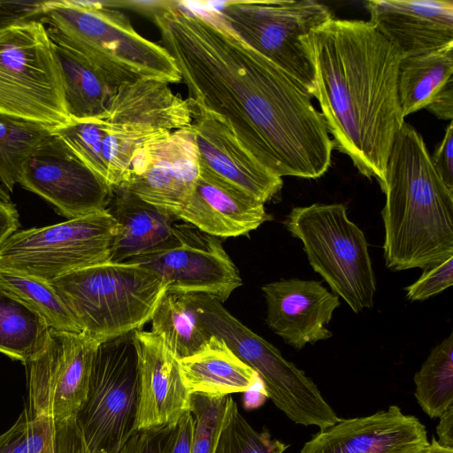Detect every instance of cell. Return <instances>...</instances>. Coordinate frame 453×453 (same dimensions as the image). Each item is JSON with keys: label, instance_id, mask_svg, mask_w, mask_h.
<instances>
[{"label": "cell", "instance_id": "30bf717a", "mask_svg": "<svg viewBox=\"0 0 453 453\" xmlns=\"http://www.w3.org/2000/svg\"><path fill=\"white\" fill-rule=\"evenodd\" d=\"M140 360L134 332L101 342L75 421L91 453H118L135 432Z\"/></svg>", "mask_w": 453, "mask_h": 453}, {"label": "cell", "instance_id": "ee69618b", "mask_svg": "<svg viewBox=\"0 0 453 453\" xmlns=\"http://www.w3.org/2000/svg\"><path fill=\"white\" fill-rule=\"evenodd\" d=\"M426 108L438 119L451 121L453 118V81L448 83Z\"/></svg>", "mask_w": 453, "mask_h": 453}, {"label": "cell", "instance_id": "44dd1931", "mask_svg": "<svg viewBox=\"0 0 453 453\" xmlns=\"http://www.w3.org/2000/svg\"><path fill=\"white\" fill-rule=\"evenodd\" d=\"M174 217L224 238L249 234L271 219L261 201L203 170Z\"/></svg>", "mask_w": 453, "mask_h": 453}, {"label": "cell", "instance_id": "1f68e13d", "mask_svg": "<svg viewBox=\"0 0 453 453\" xmlns=\"http://www.w3.org/2000/svg\"><path fill=\"white\" fill-rule=\"evenodd\" d=\"M169 133L139 124L107 122L102 156L106 180L112 190L127 180L136 151L149 142Z\"/></svg>", "mask_w": 453, "mask_h": 453}, {"label": "cell", "instance_id": "836d02e7", "mask_svg": "<svg viewBox=\"0 0 453 453\" xmlns=\"http://www.w3.org/2000/svg\"><path fill=\"white\" fill-rule=\"evenodd\" d=\"M107 122L104 119L70 120L53 129L71 150L106 183V169L102 156ZM108 184V183H107Z\"/></svg>", "mask_w": 453, "mask_h": 453}, {"label": "cell", "instance_id": "cb8c5ba5", "mask_svg": "<svg viewBox=\"0 0 453 453\" xmlns=\"http://www.w3.org/2000/svg\"><path fill=\"white\" fill-rule=\"evenodd\" d=\"M179 365L190 395L225 396L245 393L261 381L223 340L214 335L197 352L180 359Z\"/></svg>", "mask_w": 453, "mask_h": 453}, {"label": "cell", "instance_id": "4dcf8cb0", "mask_svg": "<svg viewBox=\"0 0 453 453\" xmlns=\"http://www.w3.org/2000/svg\"><path fill=\"white\" fill-rule=\"evenodd\" d=\"M53 127L0 113V181L12 192L23 164Z\"/></svg>", "mask_w": 453, "mask_h": 453}, {"label": "cell", "instance_id": "7bdbcfd3", "mask_svg": "<svg viewBox=\"0 0 453 453\" xmlns=\"http://www.w3.org/2000/svg\"><path fill=\"white\" fill-rule=\"evenodd\" d=\"M104 4L111 8H127L135 12L154 17L173 5L178 2L172 1H154V2H138V1H103Z\"/></svg>", "mask_w": 453, "mask_h": 453}, {"label": "cell", "instance_id": "f6af8a7d", "mask_svg": "<svg viewBox=\"0 0 453 453\" xmlns=\"http://www.w3.org/2000/svg\"><path fill=\"white\" fill-rule=\"evenodd\" d=\"M19 227V214L16 205L12 202H0V246Z\"/></svg>", "mask_w": 453, "mask_h": 453}, {"label": "cell", "instance_id": "2e32d148", "mask_svg": "<svg viewBox=\"0 0 453 453\" xmlns=\"http://www.w3.org/2000/svg\"><path fill=\"white\" fill-rule=\"evenodd\" d=\"M429 443L426 426L397 405L319 430L299 453H417Z\"/></svg>", "mask_w": 453, "mask_h": 453}, {"label": "cell", "instance_id": "83f0119b", "mask_svg": "<svg viewBox=\"0 0 453 453\" xmlns=\"http://www.w3.org/2000/svg\"><path fill=\"white\" fill-rule=\"evenodd\" d=\"M51 328L23 303L0 289V352L24 365L47 347Z\"/></svg>", "mask_w": 453, "mask_h": 453}, {"label": "cell", "instance_id": "ba28073f", "mask_svg": "<svg viewBox=\"0 0 453 453\" xmlns=\"http://www.w3.org/2000/svg\"><path fill=\"white\" fill-rule=\"evenodd\" d=\"M0 113L53 128L71 120L55 45L39 19L0 29Z\"/></svg>", "mask_w": 453, "mask_h": 453}, {"label": "cell", "instance_id": "ffe728a7", "mask_svg": "<svg viewBox=\"0 0 453 453\" xmlns=\"http://www.w3.org/2000/svg\"><path fill=\"white\" fill-rule=\"evenodd\" d=\"M370 23L402 58L453 46V1L371 0Z\"/></svg>", "mask_w": 453, "mask_h": 453}, {"label": "cell", "instance_id": "8fae6325", "mask_svg": "<svg viewBox=\"0 0 453 453\" xmlns=\"http://www.w3.org/2000/svg\"><path fill=\"white\" fill-rule=\"evenodd\" d=\"M117 223L108 209L19 230L0 246V267L50 281L111 262Z\"/></svg>", "mask_w": 453, "mask_h": 453}, {"label": "cell", "instance_id": "c3c4849f", "mask_svg": "<svg viewBox=\"0 0 453 453\" xmlns=\"http://www.w3.org/2000/svg\"><path fill=\"white\" fill-rule=\"evenodd\" d=\"M0 202L12 203L10 192L4 187L0 181Z\"/></svg>", "mask_w": 453, "mask_h": 453}, {"label": "cell", "instance_id": "d590c367", "mask_svg": "<svg viewBox=\"0 0 453 453\" xmlns=\"http://www.w3.org/2000/svg\"><path fill=\"white\" fill-rule=\"evenodd\" d=\"M53 429L50 420L31 416L25 407L13 425L0 434V453H44Z\"/></svg>", "mask_w": 453, "mask_h": 453}, {"label": "cell", "instance_id": "f1b7e54d", "mask_svg": "<svg viewBox=\"0 0 453 453\" xmlns=\"http://www.w3.org/2000/svg\"><path fill=\"white\" fill-rule=\"evenodd\" d=\"M0 289L40 316L51 329L81 333L49 282L0 267Z\"/></svg>", "mask_w": 453, "mask_h": 453}, {"label": "cell", "instance_id": "484cf974", "mask_svg": "<svg viewBox=\"0 0 453 453\" xmlns=\"http://www.w3.org/2000/svg\"><path fill=\"white\" fill-rule=\"evenodd\" d=\"M152 332L180 360L202 349L211 336L203 326L194 294L166 290L150 319Z\"/></svg>", "mask_w": 453, "mask_h": 453}, {"label": "cell", "instance_id": "74e56055", "mask_svg": "<svg viewBox=\"0 0 453 453\" xmlns=\"http://www.w3.org/2000/svg\"><path fill=\"white\" fill-rule=\"evenodd\" d=\"M53 425V453H91L75 418Z\"/></svg>", "mask_w": 453, "mask_h": 453}, {"label": "cell", "instance_id": "7c38bea8", "mask_svg": "<svg viewBox=\"0 0 453 453\" xmlns=\"http://www.w3.org/2000/svg\"><path fill=\"white\" fill-rule=\"evenodd\" d=\"M101 342L83 333L50 330L46 349L25 366L31 416L58 424L71 418L83 403L95 352Z\"/></svg>", "mask_w": 453, "mask_h": 453}, {"label": "cell", "instance_id": "4fadbf2b", "mask_svg": "<svg viewBox=\"0 0 453 453\" xmlns=\"http://www.w3.org/2000/svg\"><path fill=\"white\" fill-rule=\"evenodd\" d=\"M173 231L170 246L126 262L154 271L168 290L203 294L225 302L242 280L220 239L188 223H175Z\"/></svg>", "mask_w": 453, "mask_h": 453}, {"label": "cell", "instance_id": "5bb4252c", "mask_svg": "<svg viewBox=\"0 0 453 453\" xmlns=\"http://www.w3.org/2000/svg\"><path fill=\"white\" fill-rule=\"evenodd\" d=\"M19 184L67 219L107 209L112 188L52 132L23 164Z\"/></svg>", "mask_w": 453, "mask_h": 453}, {"label": "cell", "instance_id": "5b68a950", "mask_svg": "<svg viewBox=\"0 0 453 453\" xmlns=\"http://www.w3.org/2000/svg\"><path fill=\"white\" fill-rule=\"evenodd\" d=\"M81 333L103 342L150 320L167 284L139 264L107 262L49 281Z\"/></svg>", "mask_w": 453, "mask_h": 453}, {"label": "cell", "instance_id": "b9f144b4", "mask_svg": "<svg viewBox=\"0 0 453 453\" xmlns=\"http://www.w3.org/2000/svg\"><path fill=\"white\" fill-rule=\"evenodd\" d=\"M166 429L167 427H159L137 430L118 453H161Z\"/></svg>", "mask_w": 453, "mask_h": 453}, {"label": "cell", "instance_id": "d6986e66", "mask_svg": "<svg viewBox=\"0 0 453 453\" xmlns=\"http://www.w3.org/2000/svg\"><path fill=\"white\" fill-rule=\"evenodd\" d=\"M134 339L140 360L135 431L174 426L190 403L179 359L152 331L135 330Z\"/></svg>", "mask_w": 453, "mask_h": 453}, {"label": "cell", "instance_id": "277c9868", "mask_svg": "<svg viewBox=\"0 0 453 453\" xmlns=\"http://www.w3.org/2000/svg\"><path fill=\"white\" fill-rule=\"evenodd\" d=\"M37 19L55 44L87 58L114 89L141 80L181 81L166 49L142 36L124 12L103 2L42 1Z\"/></svg>", "mask_w": 453, "mask_h": 453}, {"label": "cell", "instance_id": "f546056e", "mask_svg": "<svg viewBox=\"0 0 453 453\" xmlns=\"http://www.w3.org/2000/svg\"><path fill=\"white\" fill-rule=\"evenodd\" d=\"M415 397L431 418L453 406V334L437 344L414 376Z\"/></svg>", "mask_w": 453, "mask_h": 453}, {"label": "cell", "instance_id": "60d3db41", "mask_svg": "<svg viewBox=\"0 0 453 453\" xmlns=\"http://www.w3.org/2000/svg\"><path fill=\"white\" fill-rule=\"evenodd\" d=\"M42 2L0 0V29L20 21L37 19Z\"/></svg>", "mask_w": 453, "mask_h": 453}, {"label": "cell", "instance_id": "e575fe53", "mask_svg": "<svg viewBox=\"0 0 453 453\" xmlns=\"http://www.w3.org/2000/svg\"><path fill=\"white\" fill-rule=\"evenodd\" d=\"M228 395L191 394L189 411L194 419L190 453H216L224 424Z\"/></svg>", "mask_w": 453, "mask_h": 453}, {"label": "cell", "instance_id": "52a82bcc", "mask_svg": "<svg viewBox=\"0 0 453 453\" xmlns=\"http://www.w3.org/2000/svg\"><path fill=\"white\" fill-rule=\"evenodd\" d=\"M284 223L334 295L355 312L372 307L376 281L368 243L343 204L296 207Z\"/></svg>", "mask_w": 453, "mask_h": 453}, {"label": "cell", "instance_id": "bcb514c9", "mask_svg": "<svg viewBox=\"0 0 453 453\" xmlns=\"http://www.w3.org/2000/svg\"><path fill=\"white\" fill-rule=\"evenodd\" d=\"M438 442L449 448H453V406H450L439 417V424L436 426Z\"/></svg>", "mask_w": 453, "mask_h": 453}, {"label": "cell", "instance_id": "9a60e30c", "mask_svg": "<svg viewBox=\"0 0 453 453\" xmlns=\"http://www.w3.org/2000/svg\"><path fill=\"white\" fill-rule=\"evenodd\" d=\"M199 173L193 131L179 129L141 147L120 187L174 215L190 196Z\"/></svg>", "mask_w": 453, "mask_h": 453}, {"label": "cell", "instance_id": "9c48e42d", "mask_svg": "<svg viewBox=\"0 0 453 453\" xmlns=\"http://www.w3.org/2000/svg\"><path fill=\"white\" fill-rule=\"evenodd\" d=\"M215 13L246 45L313 96L314 69L302 38L334 18L326 5L312 0L227 1Z\"/></svg>", "mask_w": 453, "mask_h": 453}, {"label": "cell", "instance_id": "7402d4cb", "mask_svg": "<svg viewBox=\"0 0 453 453\" xmlns=\"http://www.w3.org/2000/svg\"><path fill=\"white\" fill-rule=\"evenodd\" d=\"M102 119L173 132L191 127L193 114L188 99L174 94L168 83L141 80L114 90Z\"/></svg>", "mask_w": 453, "mask_h": 453}, {"label": "cell", "instance_id": "ab89813d", "mask_svg": "<svg viewBox=\"0 0 453 453\" xmlns=\"http://www.w3.org/2000/svg\"><path fill=\"white\" fill-rule=\"evenodd\" d=\"M431 157L433 166L436 173L453 191V123L449 122L440 145Z\"/></svg>", "mask_w": 453, "mask_h": 453}, {"label": "cell", "instance_id": "f35d334b", "mask_svg": "<svg viewBox=\"0 0 453 453\" xmlns=\"http://www.w3.org/2000/svg\"><path fill=\"white\" fill-rule=\"evenodd\" d=\"M193 429V416L190 411H187L174 426L167 427L161 453H190Z\"/></svg>", "mask_w": 453, "mask_h": 453}, {"label": "cell", "instance_id": "e0dca14e", "mask_svg": "<svg viewBox=\"0 0 453 453\" xmlns=\"http://www.w3.org/2000/svg\"><path fill=\"white\" fill-rule=\"evenodd\" d=\"M191 129L200 170L263 203L280 191L281 178L270 173L242 146L223 118L207 111H193Z\"/></svg>", "mask_w": 453, "mask_h": 453}, {"label": "cell", "instance_id": "6da1fadb", "mask_svg": "<svg viewBox=\"0 0 453 453\" xmlns=\"http://www.w3.org/2000/svg\"><path fill=\"white\" fill-rule=\"evenodd\" d=\"M177 3L153 17L188 91L193 111L223 118L267 170L286 167L315 143L323 119L311 96L240 40L215 12Z\"/></svg>", "mask_w": 453, "mask_h": 453}, {"label": "cell", "instance_id": "8d00e7d4", "mask_svg": "<svg viewBox=\"0 0 453 453\" xmlns=\"http://www.w3.org/2000/svg\"><path fill=\"white\" fill-rule=\"evenodd\" d=\"M453 284V256L424 269L421 276L405 288L410 301H424L441 293Z\"/></svg>", "mask_w": 453, "mask_h": 453}, {"label": "cell", "instance_id": "8992f818", "mask_svg": "<svg viewBox=\"0 0 453 453\" xmlns=\"http://www.w3.org/2000/svg\"><path fill=\"white\" fill-rule=\"evenodd\" d=\"M194 297L210 334L223 340L257 374L265 395L290 420L323 430L340 419L313 380L277 348L244 326L216 298L203 294Z\"/></svg>", "mask_w": 453, "mask_h": 453}, {"label": "cell", "instance_id": "d6a6232c", "mask_svg": "<svg viewBox=\"0 0 453 453\" xmlns=\"http://www.w3.org/2000/svg\"><path fill=\"white\" fill-rule=\"evenodd\" d=\"M288 446L273 439L266 430H255L240 412L236 402L228 395L216 453H284Z\"/></svg>", "mask_w": 453, "mask_h": 453}, {"label": "cell", "instance_id": "7a4b0ae2", "mask_svg": "<svg viewBox=\"0 0 453 453\" xmlns=\"http://www.w3.org/2000/svg\"><path fill=\"white\" fill-rule=\"evenodd\" d=\"M314 69L315 96L334 147L382 188L404 118L398 90L402 56L369 21L331 19L302 38Z\"/></svg>", "mask_w": 453, "mask_h": 453}, {"label": "cell", "instance_id": "603a6c76", "mask_svg": "<svg viewBox=\"0 0 453 453\" xmlns=\"http://www.w3.org/2000/svg\"><path fill=\"white\" fill-rule=\"evenodd\" d=\"M108 209L117 223L111 262L122 263L170 246L174 238L173 214L151 205L119 187Z\"/></svg>", "mask_w": 453, "mask_h": 453}, {"label": "cell", "instance_id": "3957f363", "mask_svg": "<svg viewBox=\"0 0 453 453\" xmlns=\"http://www.w3.org/2000/svg\"><path fill=\"white\" fill-rule=\"evenodd\" d=\"M381 190L387 267L424 270L453 256V191L433 166L421 134L406 122L391 148Z\"/></svg>", "mask_w": 453, "mask_h": 453}, {"label": "cell", "instance_id": "ac0fdd59", "mask_svg": "<svg viewBox=\"0 0 453 453\" xmlns=\"http://www.w3.org/2000/svg\"><path fill=\"white\" fill-rule=\"evenodd\" d=\"M261 288L267 305L266 324L287 344L299 350L333 336L326 326L341 303L319 281L280 280Z\"/></svg>", "mask_w": 453, "mask_h": 453}, {"label": "cell", "instance_id": "d4e9b609", "mask_svg": "<svg viewBox=\"0 0 453 453\" xmlns=\"http://www.w3.org/2000/svg\"><path fill=\"white\" fill-rule=\"evenodd\" d=\"M54 45L70 119H102L115 89L104 74L83 56Z\"/></svg>", "mask_w": 453, "mask_h": 453}, {"label": "cell", "instance_id": "4316f807", "mask_svg": "<svg viewBox=\"0 0 453 453\" xmlns=\"http://www.w3.org/2000/svg\"><path fill=\"white\" fill-rule=\"evenodd\" d=\"M453 46L421 55L402 58L397 90L403 118L426 108L453 81Z\"/></svg>", "mask_w": 453, "mask_h": 453}, {"label": "cell", "instance_id": "7dc6e473", "mask_svg": "<svg viewBox=\"0 0 453 453\" xmlns=\"http://www.w3.org/2000/svg\"><path fill=\"white\" fill-rule=\"evenodd\" d=\"M417 453H453V448L444 447L433 437L428 445Z\"/></svg>", "mask_w": 453, "mask_h": 453}]
</instances>
